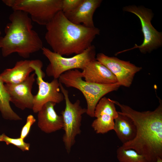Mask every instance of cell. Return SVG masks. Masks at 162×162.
<instances>
[{
	"label": "cell",
	"instance_id": "1",
	"mask_svg": "<svg viewBox=\"0 0 162 162\" xmlns=\"http://www.w3.org/2000/svg\"><path fill=\"white\" fill-rule=\"evenodd\" d=\"M153 111L136 110L130 106L112 100L121 111L130 118L136 127V134L132 140L123 144L125 149H132L144 156L148 162H156L162 158V101Z\"/></svg>",
	"mask_w": 162,
	"mask_h": 162
},
{
	"label": "cell",
	"instance_id": "2",
	"mask_svg": "<svg viewBox=\"0 0 162 162\" xmlns=\"http://www.w3.org/2000/svg\"><path fill=\"white\" fill-rule=\"evenodd\" d=\"M45 38L52 51L62 56L81 53L92 45L100 30L69 20L62 10L46 26Z\"/></svg>",
	"mask_w": 162,
	"mask_h": 162
},
{
	"label": "cell",
	"instance_id": "3",
	"mask_svg": "<svg viewBox=\"0 0 162 162\" xmlns=\"http://www.w3.org/2000/svg\"><path fill=\"white\" fill-rule=\"evenodd\" d=\"M13 10L9 16L10 22L5 28V34L0 37V48L4 57L16 52L27 58L41 50L43 42L33 29L32 21L28 14L22 11Z\"/></svg>",
	"mask_w": 162,
	"mask_h": 162
},
{
	"label": "cell",
	"instance_id": "4",
	"mask_svg": "<svg viewBox=\"0 0 162 162\" xmlns=\"http://www.w3.org/2000/svg\"><path fill=\"white\" fill-rule=\"evenodd\" d=\"M58 80L67 87H73L80 91L86 100L87 114L94 117L95 107L101 98L106 94L117 90L120 86L117 83L101 84L89 82L82 80L81 71L78 69L68 70L62 74Z\"/></svg>",
	"mask_w": 162,
	"mask_h": 162
},
{
	"label": "cell",
	"instance_id": "5",
	"mask_svg": "<svg viewBox=\"0 0 162 162\" xmlns=\"http://www.w3.org/2000/svg\"><path fill=\"white\" fill-rule=\"evenodd\" d=\"M41 50L50 62L46 68V73L54 79H58L62 74L68 70H82L96 58L95 47L93 45L81 53L70 57H64L44 47Z\"/></svg>",
	"mask_w": 162,
	"mask_h": 162
},
{
	"label": "cell",
	"instance_id": "6",
	"mask_svg": "<svg viewBox=\"0 0 162 162\" xmlns=\"http://www.w3.org/2000/svg\"><path fill=\"white\" fill-rule=\"evenodd\" d=\"M13 10L25 12L32 21L46 26L59 11L62 10V0H3Z\"/></svg>",
	"mask_w": 162,
	"mask_h": 162
},
{
	"label": "cell",
	"instance_id": "7",
	"mask_svg": "<svg viewBox=\"0 0 162 162\" xmlns=\"http://www.w3.org/2000/svg\"><path fill=\"white\" fill-rule=\"evenodd\" d=\"M60 87L65 103V109L61 112L63 120V129L64 131L63 141L67 151L69 153L75 143L76 137L81 132L82 115L86 113L87 110L81 106L79 100L74 103L71 102L68 91L60 82Z\"/></svg>",
	"mask_w": 162,
	"mask_h": 162
},
{
	"label": "cell",
	"instance_id": "8",
	"mask_svg": "<svg viewBox=\"0 0 162 162\" xmlns=\"http://www.w3.org/2000/svg\"><path fill=\"white\" fill-rule=\"evenodd\" d=\"M123 10L134 14L139 19L144 36L143 41L140 45L135 44L132 48L118 52L115 55L136 48L139 49L141 53H149L162 46V33L157 31L152 24L153 14L151 10L134 5L125 6Z\"/></svg>",
	"mask_w": 162,
	"mask_h": 162
},
{
	"label": "cell",
	"instance_id": "9",
	"mask_svg": "<svg viewBox=\"0 0 162 162\" xmlns=\"http://www.w3.org/2000/svg\"><path fill=\"white\" fill-rule=\"evenodd\" d=\"M31 66L33 69L37 76V83L38 90L34 95L32 110L37 113L46 103L49 102L59 104L64 99L63 94L60 87V82L58 79H54L50 82L45 81L44 78L45 74L42 70L43 63L39 59L32 60Z\"/></svg>",
	"mask_w": 162,
	"mask_h": 162
},
{
	"label": "cell",
	"instance_id": "10",
	"mask_svg": "<svg viewBox=\"0 0 162 162\" xmlns=\"http://www.w3.org/2000/svg\"><path fill=\"white\" fill-rule=\"evenodd\" d=\"M96 59L107 67L115 76L120 86L129 87L132 84L135 74L142 69L130 61L121 60L116 57L109 56L99 53Z\"/></svg>",
	"mask_w": 162,
	"mask_h": 162
},
{
	"label": "cell",
	"instance_id": "11",
	"mask_svg": "<svg viewBox=\"0 0 162 162\" xmlns=\"http://www.w3.org/2000/svg\"><path fill=\"white\" fill-rule=\"evenodd\" d=\"M35 75L34 73L32 74L24 81L19 83L4 84L10 102L21 110H32L34 95L32 91Z\"/></svg>",
	"mask_w": 162,
	"mask_h": 162
},
{
	"label": "cell",
	"instance_id": "12",
	"mask_svg": "<svg viewBox=\"0 0 162 162\" xmlns=\"http://www.w3.org/2000/svg\"><path fill=\"white\" fill-rule=\"evenodd\" d=\"M102 2L101 0H82L75 9L64 15L74 24L82 25L88 28L94 27L93 15Z\"/></svg>",
	"mask_w": 162,
	"mask_h": 162
},
{
	"label": "cell",
	"instance_id": "13",
	"mask_svg": "<svg viewBox=\"0 0 162 162\" xmlns=\"http://www.w3.org/2000/svg\"><path fill=\"white\" fill-rule=\"evenodd\" d=\"M56 104L51 102L46 103L38 112V126L45 133L50 134L63 129L62 117L56 112Z\"/></svg>",
	"mask_w": 162,
	"mask_h": 162
},
{
	"label": "cell",
	"instance_id": "14",
	"mask_svg": "<svg viewBox=\"0 0 162 162\" xmlns=\"http://www.w3.org/2000/svg\"><path fill=\"white\" fill-rule=\"evenodd\" d=\"M82 70V77L87 82L101 84L117 82L113 74L96 58L89 62Z\"/></svg>",
	"mask_w": 162,
	"mask_h": 162
},
{
	"label": "cell",
	"instance_id": "15",
	"mask_svg": "<svg viewBox=\"0 0 162 162\" xmlns=\"http://www.w3.org/2000/svg\"><path fill=\"white\" fill-rule=\"evenodd\" d=\"M32 60L18 61L12 68L5 69L0 74V78L6 83L17 84L24 81L34 71L31 66Z\"/></svg>",
	"mask_w": 162,
	"mask_h": 162
},
{
	"label": "cell",
	"instance_id": "16",
	"mask_svg": "<svg viewBox=\"0 0 162 162\" xmlns=\"http://www.w3.org/2000/svg\"><path fill=\"white\" fill-rule=\"evenodd\" d=\"M118 113L114 119L113 130L123 144L133 139L136 134V128L133 120L128 116Z\"/></svg>",
	"mask_w": 162,
	"mask_h": 162
},
{
	"label": "cell",
	"instance_id": "17",
	"mask_svg": "<svg viewBox=\"0 0 162 162\" xmlns=\"http://www.w3.org/2000/svg\"><path fill=\"white\" fill-rule=\"evenodd\" d=\"M9 94L6 90L4 83L0 78V112L4 119L18 121L22 118L11 108Z\"/></svg>",
	"mask_w": 162,
	"mask_h": 162
},
{
	"label": "cell",
	"instance_id": "18",
	"mask_svg": "<svg viewBox=\"0 0 162 162\" xmlns=\"http://www.w3.org/2000/svg\"><path fill=\"white\" fill-rule=\"evenodd\" d=\"M102 114L110 115L114 119L118 114L112 100L106 97L101 98L97 104L94 111V117L96 118Z\"/></svg>",
	"mask_w": 162,
	"mask_h": 162
},
{
	"label": "cell",
	"instance_id": "19",
	"mask_svg": "<svg viewBox=\"0 0 162 162\" xmlns=\"http://www.w3.org/2000/svg\"><path fill=\"white\" fill-rule=\"evenodd\" d=\"M114 119L110 115L102 114L93 122L92 127L98 134H104L113 130Z\"/></svg>",
	"mask_w": 162,
	"mask_h": 162
},
{
	"label": "cell",
	"instance_id": "20",
	"mask_svg": "<svg viewBox=\"0 0 162 162\" xmlns=\"http://www.w3.org/2000/svg\"><path fill=\"white\" fill-rule=\"evenodd\" d=\"M116 154L119 162H148L144 156L132 149H125L121 146L117 149Z\"/></svg>",
	"mask_w": 162,
	"mask_h": 162
},
{
	"label": "cell",
	"instance_id": "21",
	"mask_svg": "<svg viewBox=\"0 0 162 162\" xmlns=\"http://www.w3.org/2000/svg\"><path fill=\"white\" fill-rule=\"evenodd\" d=\"M0 142H5L7 145L12 144L20 148L22 151H28L30 144L24 142L20 137L17 138L10 137L3 133L0 135Z\"/></svg>",
	"mask_w": 162,
	"mask_h": 162
},
{
	"label": "cell",
	"instance_id": "22",
	"mask_svg": "<svg viewBox=\"0 0 162 162\" xmlns=\"http://www.w3.org/2000/svg\"><path fill=\"white\" fill-rule=\"evenodd\" d=\"M36 122V119L33 115L30 114L27 116L26 123L21 131L20 137L21 138L24 140L28 136L32 126Z\"/></svg>",
	"mask_w": 162,
	"mask_h": 162
},
{
	"label": "cell",
	"instance_id": "23",
	"mask_svg": "<svg viewBox=\"0 0 162 162\" xmlns=\"http://www.w3.org/2000/svg\"><path fill=\"white\" fill-rule=\"evenodd\" d=\"M82 0H62V11L64 14L69 13L75 9Z\"/></svg>",
	"mask_w": 162,
	"mask_h": 162
},
{
	"label": "cell",
	"instance_id": "24",
	"mask_svg": "<svg viewBox=\"0 0 162 162\" xmlns=\"http://www.w3.org/2000/svg\"><path fill=\"white\" fill-rule=\"evenodd\" d=\"M156 162H162V158H158Z\"/></svg>",
	"mask_w": 162,
	"mask_h": 162
}]
</instances>
